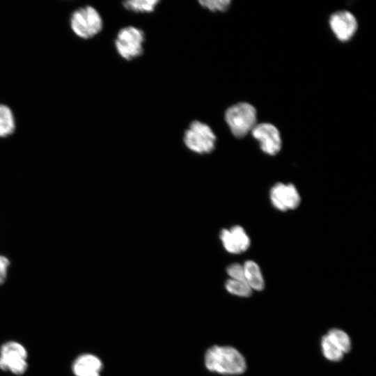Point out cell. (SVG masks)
Wrapping results in <instances>:
<instances>
[{"label": "cell", "mask_w": 376, "mask_h": 376, "mask_svg": "<svg viewBox=\"0 0 376 376\" xmlns=\"http://www.w3.org/2000/svg\"><path fill=\"white\" fill-rule=\"evenodd\" d=\"M207 370L224 375L243 374L247 364L244 357L236 348L228 345H214L205 354Z\"/></svg>", "instance_id": "6da1fadb"}, {"label": "cell", "mask_w": 376, "mask_h": 376, "mask_svg": "<svg viewBox=\"0 0 376 376\" xmlns=\"http://www.w3.org/2000/svg\"><path fill=\"white\" fill-rule=\"evenodd\" d=\"M70 26L78 38L88 40L102 31L103 20L95 8L86 5L77 8L71 13Z\"/></svg>", "instance_id": "7a4b0ae2"}, {"label": "cell", "mask_w": 376, "mask_h": 376, "mask_svg": "<svg viewBox=\"0 0 376 376\" xmlns=\"http://www.w3.org/2000/svg\"><path fill=\"white\" fill-rule=\"evenodd\" d=\"M146 35L136 26H127L120 29L116 36L114 45L118 55L130 61L143 55Z\"/></svg>", "instance_id": "3957f363"}, {"label": "cell", "mask_w": 376, "mask_h": 376, "mask_svg": "<svg viewBox=\"0 0 376 376\" xmlns=\"http://www.w3.org/2000/svg\"><path fill=\"white\" fill-rule=\"evenodd\" d=\"M217 137L212 128L198 120H193L185 130L183 142L191 151L203 155L215 148Z\"/></svg>", "instance_id": "277c9868"}, {"label": "cell", "mask_w": 376, "mask_h": 376, "mask_svg": "<svg viewBox=\"0 0 376 376\" xmlns=\"http://www.w3.org/2000/svg\"><path fill=\"white\" fill-rule=\"evenodd\" d=\"M224 117L231 133L236 138L244 137L256 125V110L247 102L230 106L226 109Z\"/></svg>", "instance_id": "5b68a950"}, {"label": "cell", "mask_w": 376, "mask_h": 376, "mask_svg": "<svg viewBox=\"0 0 376 376\" xmlns=\"http://www.w3.org/2000/svg\"><path fill=\"white\" fill-rule=\"evenodd\" d=\"M29 367L28 352L21 343L8 340L0 347V369L15 375H22Z\"/></svg>", "instance_id": "8992f818"}, {"label": "cell", "mask_w": 376, "mask_h": 376, "mask_svg": "<svg viewBox=\"0 0 376 376\" xmlns=\"http://www.w3.org/2000/svg\"><path fill=\"white\" fill-rule=\"evenodd\" d=\"M269 198L274 207L281 212L295 210L301 202L299 193L292 183H276L270 189Z\"/></svg>", "instance_id": "52a82bcc"}, {"label": "cell", "mask_w": 376, "mask_h": 376, "mask_svg": "<svg viewBox=\"0 0 376 376\" xmlns=\"http://www.w3.org/2000/svg\"><path fill=\"white\" fill-rule=\"evenodd\" d=\"M251 132L265 154L272 156L280 151L281 138L279 130L274 125L268 123L256 124Z\"/></svg>", "instance_id": "ba28073f"}, {"label": "cell", "mask_w": 376, "mask_h": 376, "mask_svg": "<svg viewBox=\"0 0 376 376\" xmlns=\"http://www.w3.org/2000/svg\"><path fill=\"white\" fill-rule=\"evenodd\" d=\"M329 25L336 37L342 42L350 40L357 29V21L350 12L340 10L332 14Z\"/></svg>", "instance_id": "9c48e42d"}, {"label": "cell", "mask_w": 376, "mask_h": 376, "mask_svg": "<svg viewBox=\"0 0 376 376\" xmlns=\"http://www.w3.org/2000/svg\"><path fill=\"white\" fill-rule=\"evenodd\" d=\"M220 239L226 251L233 254H239L246 251L251 244L246 232L238 225L229 229H223L220 233Z\"/></svg>", "instance_id": "30bf717a"}, {"label": "cell", "mask_w": 376, "mask_h": 376, "mask_svg": "<svg viewBox=\"0 0 376 376\" xmlns=\"http://www.w3.org/2000/svg\"><path fill=\"white\" fill-rule=\"evenodd\" d=\"M71 369L75 376H101L102 362L96 355L84 353L75 358Z\"/></svg>", "instance_id": "8fae6325"}, {"label": "cell", "mask_w": 376, "mask_h": 376, "mask_svg": "<svg viewBox=\"0 0 376 376\" xmlns=\"http://www.w3.org/2000/svg\"><path fill=\"white\" fill-rule=\"evenodd\" d=\"M243 265L244 280L248 285L256 291L265 288V280L259 265L253 260H246Z\"/></svg>", "instance_id": "7c38bea8"}, {"label": "cell", "mask_w": 376, "mask_h": 376, "mask_svg": "<svg viewBox=\"0 0 376 376\" xmlns=\"http://www.w3.org/2000/svg\"><path fill=\"white\" fill-rule=\"evenodd\" d=\"M15 129L16 121L13 110L8 105L0 103V139L13 135Z\"/></svg>", "instance_id": "4fadbf2b"}, {"label": "cell", "mask_w": 376, "mask_h": 376, "mask_svg": "<svg viewBox=\"0 0 376 376\" xmlns=\"http://www.w3.org/2000/svg\"><path fill=\"white\" fill-rule=\"evenodd\" d=\"M325 335L330 341L336 346L344 354L350 352L352 348V340L350 336L343 329L338 328L330 329Z\"/></svg>", "instance_id": "5bb4252c"}, {"label": "cell", "mask_w": 376, "mask_h": 376, "mask_svg": "<svg viewBox=\"0 0 376 376\" xmlns=\"http://www.w3.org/2000/svg\"><path fill=\"white\" fill-rule=\"evenodd\" d=\"M160 3L157 0H130L123 2V6L134 13H150L155 10Z\"/></svg>", "instance_id": "9a60e30c"}, {"label": "cell", "mask_w": 376, "mask_h": 376, "mask_svg": "<svg viewBox=\"0 0 376 376\" xmlns=\"http://www.w3.org/2000/svg\"><path fill=\"white\" fill-rule=\"evenodd\" d=\"M320 350L323 357L331 362H339L344 357V354L330 341L325 334L320 339Z\"/></svg>", "instance_id": "2e32d148"}, {"label": "cell", "mask_w": 376, "mask_h": 376, "mask_svg": "<svg viewBox=\"0 0 376 376\" xmlns=\"http://www.w3.org/2000/svg\"><path fill=\"white\" fill-rule=\"evenodd\" d=\"M226 290L231 295L240 297H249L253 290L245 281L229 279L225 283Z\"/></svg>", "instance_id": "e0dca14e"}, {"label": "cell", "mask_w": 376, "mask_h": 376, "mask_svg": "<svg viewBox=\"0 0 376 376\" xmlns=\"http://www.w3.org/2000/svg\"><path fill=\"white\" fill-rule=\"evenodd\" d=\"M201 7L210 12H225L226 11L231 1L230 0H201L198 1Z\"/></svg>", "instance_id": "ac0fdd59"}, {"label": "cell", "mask_w": 376, "mask_h": 376, "mask_svg": "<svg viewBox=\"0 0 376 376\" xmlns=\"http://www.w3.org/2000/svg\"><path fill=\"white\" fill-rule=\"evenodd\" d=\"M226 272L230 279L245 281L243 265L240 263H233L226 268Z\"/></svg>", "instance_id": "d6986e66"}, {"label": "cell", "mask_w": 376, "mask_h": 376, "mask_svg": "<svg viewBox=\"0 0 376 376\" xmlns=\"http://www.w3.org/2000/svg\"><path fill=\"white\" fill-rule=\"evenodd\" d=\"M10 261L8 258L0 253V285H3L8 279Z\"/></svg>", "instance_id": "ffe728a7"}]
</instances>
